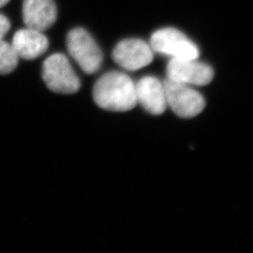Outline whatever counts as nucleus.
<instances>
[{
  "mask_svg": "<svg viewBox=\"0 0 253 253\" xmlns=\"http://www.w3.org/2000/svg\"><path fill=\"white\" fill-rule=\"evenodd\" d=\"M154 52L170 55L172 58L196 59L200 52L196 44L180 30L165 27L154 32L150 40Z\"/></svg>",
  "mask_w": 253,
  "mask_h": 253,
  "instance_id": "obj_4",
  "label": "nucleus"
},
{
  "mask_svg": "<svg viewBox=\"0 0 253 253\" xmlns=\"http://www.w3.org/2000/svg\"><path fill=\"white\" fill-rule=\"evenodd\" d=\"M153 49L140 39H126L118 42L113 51V58L127 71H138L153 60Z\"/></svg>",
  "mask_w": 253,
  "mask_h": 253,
  "instance_id": "obj_7",
  "label": "nucleus"
},
{
  "mask_svg": "<svg viewBox=\"0 0 253 253\" xmlns=\"http://www.w3.org/2000/svg\"><path fill=\"white\" fill-rule=\"evenodd\" d=\"M57 9L54 0H24L23 20L27 27L45 31L56 21Z\"/></svg>",
  "mask_w": 253,
  "mask_h": 253,
  "instance_id": "obj_9",
  "label": "nucleus"
},
{
  "mask_svg": "<svg viewBox=\"0 0 253 253\" xmlns=\"http://www.w3.org/2000/svg\"><path fill=\"white\" fill-rule=\"evenodd\" d=\"M10 28L9 19L0 13V39H3Z\"/></svg>",
  "mask_w": 253,
  "mask_h": 253,
  "instance_id": "obj_12",
  "label": "nucleus"
},
{
  "mask_svg": "<svg viewBox=\"0 0 253 253\" xmlns=\"http://www.w3.org/2000/svg\"><path fill=\"white\" fill-rule=\"evenodd\" d=\"M19 56L11 43L0 39V74L13 72L18 65Z\"/></svg>",
  "mask_w": 253,
  "mask_h": 253,
  "instance_id": "obj_11",
  "label": "nucleus"
},
{
  "mask_svg": "<svg viewBox=\"0 0 253 253\" xmlns=\"http://www.w3.org/2000/svg\"><path fill=\"white\" fill-rule=\"evenodd\" d=\"M166 73L169 80L188 85H207L214 77L213 69L208 64L200 62L197 58H172Z\"/></svg>",
  "mask_w": 253,
  "mask_h": 253,
  "instance_id": "obj_6",
  "label": "nucleus"
},
{
  "mask_svg": "<svg viewBox=\"0 0 253 253\" xmlns=\"http://www.w3.org/2000/svg\"><path fill=\"white\" fill-rule=\"evenodd\" d=\"M67 47L73 59L87 74L97 73L102 63V53L90 34L82 27L71 30L67 36Z\"/></svg>",
  "mask_w": 253,
  "mask_h": 253,
  "instance_id": "obj_3",
  "label": "nucleus"
},
{
  "mask_svg": "<svg viewBox=\"0 0 253 253\" xmlns=\"http://www.w3.org/2000/svg\"><path fill=\"white\" fill-rule=\"evenodd\" d=\"M11 45L19 58L32 60L45 53L49 42L42 31L27 27L14 34Z\"/></svg>",
  "mask_w": 253,
  "mask_h": 253,
  "instance_id": "obj_10",
  "label": "nucleus"
},
{
  "mask_svg": "<svg viewBox=\"0 0 253 253\" xmlns=\"http://www.w3.org/2000/svg\"><path fill=\"white\" fill-rule=\"evenodd\" d=\"M167 106L172 109L174 114L183 118H190L198 116L205 109L206 101L198 91L190 85L167 79L163 83Z\"/></svg>",
  "mask_w": 253,
  "mask_h": 253,
  "instance_id": "obj_5",
  "label": "nucleus"
},
{
  "mask_svg": "<svg viewBox=\"0 0 253 253\" xmlns=\"http://www.w3.org/2000/svg\"><path fill=\"white\" fill-rule=\"evenodd\" d=\"M9 1V0H0V8L3 7V6H5Z\"/></svg>",
  "mask_w": 253,
  "mask_h": 253,
  "instance_id": "obj_13",
  "label": "nucleus"
},
{
  "mask_svg": "<svg viewBox=\"0 0 253 253\" xmlns=\"http://www.w3.org/2000/svg\"><path fill=\"white\" fill-rule=\"evenodd\" d=\"M137 103L146 112L159 116L167 107L166 94L163 83L153 76H146L136 84Z\"/></svg>",
  "mask_w": 253,
  "mask_h": 253,
  "instance_id": "obj_8",
  "label": "nucleus"
},
{
  "mask_svg": "<svg viewBox=\"0 0 253 253\" xmlns=\"http://www.w3.org/2000/svg\"><path fill=\"white\" fill-rule=\"evenodd\" d=\"M42 78L50 90L59 94H73L80 89L81 83L66 55H50L42 66Z\"/></svg>",
  "mask_w": 253,
  "mask_h": 253,
  "instance_id": "obj_2",
  "label": "nucleus"
},
{
  "mask_svg": "<svg viewBox=\"0 0 253 253\" xmlns=\"http://www.w3.org/2000/svg\"><path fill=\"white\" fill-rule=\"evenodd\" d=\"M93 98L100 108L113 112H126L137 104L136 84L125 73L110 72L96 82Z\"/></svg>",
  "mask_w": 253,
  "mask_h": 253,
  "instance_id": "obj_1",
  "label": "nucleus"
}]
</instances>
